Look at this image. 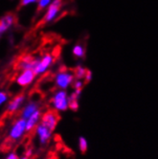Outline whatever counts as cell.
Returning <instances> with one entry per match:
<instances>
[{"label": "cell", "mask_w": 158, "mask_h": 159, "mask_svg": "<svg viewBox=\"0 0 158 159\" xmlns=\"http://www.w3.org/2000/svg\"><path fill=\"white\" fill-rule=\"evenodd\" d=\"M50 106L52 109L59 113L65 112L67 109H69V94L66 90H56L51 97Z\"/></svg>", "instance_id": "cell-1"}, {"label": "cell", "mask_w": 158, "mask_h": 159, "mask_svg": "<svg viewBox=\"0 0 158 159\" xmlns=\"http://www.w3.org/2000/svg\"><path fill=\"white\" fill-rule=\"evenodd\" d=\"M26 129V120L22 119L20 117L16 118L8 130V139L11 142H19L25 137L27 134Z\"/></svg>", "instance_id": "cell-2"}, {"label": "cell", "mask_w": 158, "mask_h": 159, "mask_svg": "<svg viewBox=\"0 0 158 159\" xmlns=\"http://www.w3.org/2000/svg\"><path fill=\"white\" fill-rule=\"evenodd\" d=\"M75 80L74 72L67 69H61L54 76V84L58 89L67 90L72 86Z\"/></svg>", "instance_id": "cell-3"}, {"label": "cell", "mask_w": 158, "mask_h": 159, "mask_svg": "<svg viewBox=\"0 0 158 159\" xmlns=\"http://www.w3.org/2000/svg\"><path fill=\"white\" fill-rule=\"evenodd\" d=\"M54 62H55V57L51 53H45L41 57H38V63L35 67V69H34L37 77L44 75L52 67Z\"/></svg>", "instance_id": "cell-4"}, {"label": "cell", "mask_w": 158, "mask_h": 159, "mask_svg": "<svg viewBox=\"0 0 158 159\" xmlns=\"http://www.w3.org/2000/svg\"><path fill=\"white\" fill-rule=\"evenodd\" d=\"M60 122V115L59 112L55 111L54 109H47L46 111L42 112L40 123L44 125L45 127L50 129L52 131H55L57 129L58 124Z\"/></svg>", "instance_id": "cell-5"}, {"label": "cell", "mask_w": 158, "mask_h": 159, "mask_svg": "<svg viewBox=\"0 0 158 159\" xmlns=\"http://www.w3.org/2000/svg\"><path fill=\"white\" fill-rule=\"evenodd\" d=\"M61 6H62V0H53L42 17V23L48 24L57 18L61 13Z\"/></svg>", "instance_id": "cell-6"}, {"label": "cell", "mask_w": 158, "mask_h": 159, "mask_svg": "<svg viewBox=\"0 0 158 159\" xmlns=\"http://www.w3.org/2000/svg\"><path fill=\"white\" fill-rule=\"evenodd\" d=\"M25 103H26L25 94H17L11 100H9L8 104L6 105V112L8 114H16V113L21 110Z\"/></svg>", "instance_id": "cell-7"}, {"label": "cell", "mask_w": 158, "mask_h": 159, "mask_svg": "<svg viewBox=\"0 0 158 159\" xmlns=\"http://www.w3.org/2000/svg\"><path fill=\"white\" fill-rule=\"evenodd\" d=\"M37 78L35 71L32 69H26L19 72L16 78V84L20 87H27L31 85Z\"/></svg>", "instance_id": "cell-8"}, {"label": "cell", "mask_w": 158, "mask_h": 159, "mask_svg": "<svg viewBox=\"0 0 158 159\" xmlns=\"http://www.w3.org/2000/svg\"><path fill=\"white\" fill-rule=\"evenodd\" d=\"M34 131H35V134L37 136L38 143L41 146H46L51 141L53 137V132H54L47 127H45L41 123L38 125Z\"/></svg>", "instance_id": "cell-9"}, {"label": "cell", "mask_w": 158, "mask_h": 159, "mask_svg": "<svg viewBox=\"0 0 158 159\" xmlns=\"http://www.w3.org/2000/svg\"><path fill=\"white\" fill-rule=\"evenodd\" d=\"M39 109H40L39 102L37 100H31L27 102V103H25L23 107L19 111V117L24 120H27L31 115H33L34 113Z\"/></svg>", "instance_id": "cell-10"}, {"label": "cell", "mask_w": 158, "mask_h": 159, "mask_svg": "<svg viewBox=\"0 0 158 159\" xmlns=\"http://www.w3.org/2000/svg\"><path fill=\"white\" fill-rule=\"evenodd\" d=\"M16 23V16L13 14H7L0 18V39Z\"/></svg>", "instance_id": "cell-11"}, {"label": "cell", "mask_w": 158, "mask_h": 159, "mask_svg": "<svg viewBox=\"0 0 158 159\" xmlns=\"http://www.w3.org/2000/svg\"><path fill=\"white\" fill-rule=\"evenodd\" d=\"M38 58H36V57H33V56H25L23 57L18 62L17 64V68L22 71V70H26V69H32L34 70L35 67L38 63Z\"/></svg>", "instance_id": "cell-12"}, {"label": "cell", "mask_w": 158, "mask_h": 159, "mask_svg": "<svg viewBox=\"0 0 158 159\" xmlns=\"http://www.w3.org/2000/svg\"><path fill=\"white\" fill-rule=\"evenodd\" d=\"M41 115H42V111L39 109V110L36 111L33 115H31L26 120V129H27V132H31L33 130H35L36 127L40 123Z\"/></svg>", "instance_id": "cell-13"}, {"label": "cell", "mask_w": 158, "mask_h": 159, "mask_svg": "<svg viewBox=\"0 0 158 159\" xmlns=\"http://www.w3.org/2000/svg\"><path fill=\"white\" fill-rule=\"evenodd\" d=\"M82 95V90H74V91L69 95V109L72 111H77L80 107L79 101H80Z\"/></svg>", "instance_id": "cell-14"}, {"label": "cell", "mask_w": 158, "mask_h": 159, "mask_svg": "<svg viewBox=\"0 0 158 159\" xmlns=\"http://www.w3.org/2000/svg\"><path fill=\"white\" fill-rule=\"evenodd\" d=\"M72 54L77 59H84L85 57V48L82 44H76L72 49Z\"/></svg>", "instance_id": "cell-15"}, {"label": "cell", "mask_w": 158, "mask_h": 159, "mask_svg": "<svg viewBox=\"0 0 158 159\" xmlns=\"http://www.w3.org/2000/svg\"><path fill=\"white\" fill-rule=\"evenodd\" d=\"M86 72H87V69L84 68V66L82 65H78L76 67V69L74 70V75H75V78L78 79V80H84L85 75H86Z\"/></svg>", "instance_id": "cell-16"}, {"label": "cell", "mask_w": 158, "mask_h": 159, "mask_svg": "<svg viewBox=\"0 0 158 159\" xmlns=\"http://www.w3.org/2000/svg\"><path fill=\"white\" fill-rule=\"evenodd\" d=\"M78 145H79V149H80V152L82 153H85L87 152L88 142H87V140H86L85 137H84V136H81V137H79Z\"/></svg>", "instance_id": "cell-17"}, {"label": "cell", "mask_w": 158, "mask_h": 159, "mask_svg": "<svg viewBox=\"0 0 158 159\" xmlns=\"http://www.w3.org/2000/svg\"><path fill=\"white\" fill-rule=\"evenodd\" d=\"M9 100H10L9 93L6 92L5 90L0 89V108H2L4 106H6L8 104Z\"/></svg>", "instance_id": "cell-18"}, {"label": "cell", "mask_w": 158, "mask_h": 159, "mask_svg": "<svg viewBox=\"0 0 158 159\" xmlns=\"http://www.w3.org/2000/svg\"><path fill=\"white\" fill-rule=\"evenodd\" d=\"M53 0H38V11H42V10H45L47 9L50 4L52 3Z\"/></svg>", "instance_id": "cell-19"}, {"label": "cell", "mask_w": 158, "mask_h": 159, "mask_svg": "<svg viewBox=\"0 0 158 159\" xmlns=\"http://www.w3.org/2000/svg\"><path fill=\"white\" fill-rule=\"evenodd\" d=\"M74 90H83L84 86V81H83V80H78L76 79L73 84H72Z\"/></svg>", "instance_id": "cell-20"}, {"label": "cell", "mask_w": 158, "mask_h": 159, "mask_svg": "<svg viewBox=\"0 0 158 159\" xmlns=\"http://www.w3.org/2000/svg\"><path fill=\"white\" fill-rule=\"evenodd\" d=\"M38 2V0H20V6L21 7H27L32 4H36Z\"/></svg>", "instance_id": "cell-21"}, {"label": "cell", "mask_w": 158, "mask_h": 159, "mask_svg": "<svg viewBox=\"0 0 158 159\" xmlns=\"http://www.w3.org/2000/svg\"><path fill=\"white\" fill-rule=\"evenodd\" d=\"M19 158V156H18V154L16 152H9L6 155H5V157H4V159H18Z\"/></svg>", "instance_id": "cell-22"}, {"label": "cell", "mask_w": 158, "mask_h": 159, "mask_svg": "<svg viewBox=\"0 0 158 159\" xmlns=\"http://www.w3.org/2000/svg\"><path fill=\"white\" fill-rule=\"evenodd\" d=\"M84 80V83H89L92 80V72L90 71V70H87L86 75H85Z\"/></svg>", "instance_id": "cell-23"}, {"label": "cell", "mask_w": 158, "mask_h": 159, "mask_svg": "<svg viewBox=\"0 0 158 159\" xmlns=\"http://www.w3.org/2000/svg\"><path fill=\"white\" fill-rule=\"evenodd\" d=\"M44 159H58V158H57V156H56V155L52 154V155H49V156H47L46 158H44Z\"/></svg>", "instance_id": "cell-24"}, {"label": "cell", "mask_w": 158, "mask_h": 159, "mask_svg": "<svg viewBox=\"0 0 158 159\" xmlns=\"http://www.w3.org/2000/svg\"><path fill=\"white\" fill-rule=\"evenodd\" d=\"M18 159H31V158L28 157V156H26V155H23V156H20Z\"/></svg>", "instance_id": "cell-25"}]
</instances>
